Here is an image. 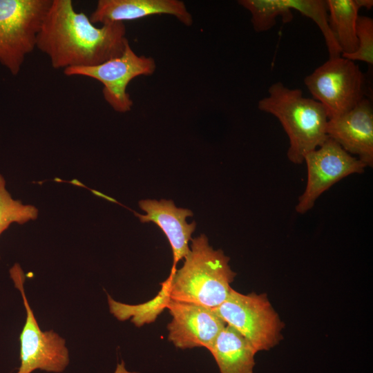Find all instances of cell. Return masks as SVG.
Returning a JSON list of instances; mask_svg holds the SVG:
<instances>
[{"label":"cell","instance_id":"7","mask_svg":"<svg viewBox=\"0 0 373 373\" xmlns=\"http://www.w3.org/2000/svg\"><path fill=\"white\" fill-rule=\"evenodd\" d=\"M9 272L15 287L21 293L26 312L19 336L20 366L17 373H32L36 370L62 372L70 361L65 340L53 330L40 329L26 296V276L20 265L15 263Z\"/></svg>","mask_w":373,"mask_h":373},{"label":"cell","instance_id":"3","mask_svg":"<svg viewBox=\"0 0 373 373\" xmlns=\"http://www.w3.org/2000/svg\"><path fill=\"white\" fill-rule=\"evenodd\" d=\"M267 93L258 101V108L278 119L289 141L288 160L301 164L307 153L328 139L327 112L320 102L303 96L302 90L289 88L281 82L272 84Z\"/></svg>","mask_w":373,"mask_h":373},{"label":"cell","instance_id":"20","mask_svg":"<svg viewBox=\"0 0 373 373\" xmlns=\"http://www.w3.org/2000/svg\"><path fill=\"white\" fill-rule=\"evenodd\" d=\"M357 49L352 53L341 54V57L351 61H361L373 64V19L366 16H358L356 23Z\"/></svg>","mask_w":373,"mask_h":373},{"label":"cell","instance_id":"22","mask_svg":"<svg viewBox=\"0 0 373 373\" xmlns=\"http://www.w3.org/2000/svg\"><path fill=\"white\" fill-rule=\"evenodd\" d=\"M115 373H136V372H128L125 369L124 362L122 361L120 364L117 365Z\"/></svg>","mask_w":373,"mask_h":373},{"label":"cell","instance_id":"15","mask_svg":"<svg viewBox=\"0 0 373 373\" xmlns=\"http://www.w3.org/2000/svg\"><path fill=\"white\" fill-rule=\"evenodd\" d=\"M329 23L341 54L354 52L358 47L356 23L360 8L356 0H326Z\"/></svg>","mask_w":373,"mask_h":373},{"label":"cell","instance_id":"8","mask_svg":"<svg viewBox=\"0 0 373 373\" xmlns=\"http://www.w3.org/2000/svg\"><path fill=\"white\" fill-rule=\"evenodd\" d=\"M155 69V59L137 55L128 41L118 57L95 66L68 68L63 72L66 76H84L99 82L105 101L114 111L124 113L133 105L127 93L128 84L137 77L151 75Z\"/></svg>","mask_w":373,"mask_h":373},{"label":"cell","instance_id":"14","mask_svg":"<svg viewBox=\"0 0 373 373\" xmlns=\"http://www.w3.org/2000/svg\"><path fill=\"white\" fill-rule=\"evenodd\" d=\"M209 352L220 373H254L258 352L230 325H227L219 333Z\"/></svg>","mask_w":373,"mask_h":373},{"label":"cell","instance_id":"2","mask_svg":"<svg viewBox=\"0 0 373 373\" xmlns=\"http://www.w3.org/2000/svg\"><path fill=\"white\" fill-rule=\"evenodd\" d=\"M191 240L183 266L168 277L170 298L214 309L227 299L236 274L229 258L213 249L204 234Z\"/></svg>","mask_w":373,"mask_h":373},{"label":"cell","instance_id":"19","mask_svg":"<svg viewBox=\"0 0 373 373\" xmlns=\"http://www.w3.org/2000/svg\"><path fill=\"white\" fill-rule=\"evenodd\" d=\"M38 209L32 205L23 204L20 200H14L6 189V182L0 175V235L11 223L23 224L29 220H36Z\"/></svg>","mask_w":373,"mask_h":373},{"label":"cell","instance_id":"13","mask_svg":"<svg viewBox=\"0 0 373 373\" xmlns=\"http://www.w3.org/2000/svg\"><path fill=\"white\" fill-rule=\"evenodd\" d=\"M155 15H171L186 26L193 24L192 15L180 0H99L89 18L94 24H104Z\"/></svg>","mask_w":373,"mask_h":373},{"label":"cell","instance_id":"10","mask_svg":"<svg viewBox=\"0 0 373 373\" xmlns=\"http://www.w3.org/2000/svg\"><path fill=\"white\" fill-rule=\"evenodd\" d=\"M172 316L169 340L180 349L203 347L209 351L227 325L211 308L170 298L166 304Z\"/></svg>","mask_w":373,"mask_h":373},{"label":"cell","instance_id":"17","mask_svg":"<svg viewBox=\"0 0 373 373\" xmlns=\"http://www.w3.org/2000/svg\"><path fill=\"white\" fill-rule=\"evenodd\" d=\"M238 3L251 13L252 26L258 32L272 28L279 17L285 23L293 19L286 0H239Z\"/></svg>","mask_w":373,"mask_h":373},{"label":"cell","instance_id":"9","mask_svg":"<svg viewBox=\"0 0 373 373\" xmlns=\"http://www.w3.org/2000/svg\"><path fill=\"white\" fill-rule=\"evenodd\" d=\"M303 162L307 166V183L295 207L300 214L312 209L316 200L334 184L352 174L363 173L367 167L329 138L316 149L307 153Z\"/></svg>","mask_w":373,"mask_h":373},{"label":"cell","instance_id":"6","mask_svg":"<svg viewBox=\"0 0 373 373\" xmlns=\"http://www.w3.org/2000/svg\"><path fill=\"white\" fill-rule=\"evenodd\" d=\"M313 99L325 108L328 118L354 108L365 98V76L354 61L329 58L304 79Z\"/></svg>","mask_w":373,"mask_h":373},{"label":"cell","instance_id":"16","mask_svg":"<svg viewBox=\"0 0 373 373\" xmlns=\"http://www.w3.org/2000/svg\"><path fill=\"white\" fill-rule=\"evenodd\" d=\"M169 299V278L162 283V288L158 294L151 300L142 304L128 305L119 303L108 294L110 312L121 321L131 318V321L137 327L153 322L163 309L166 308Z\"/></svg>","mask_w":373,"mask_h":373},{"label":"cell","instance_id":"1","mask_svg":"<svg viewBox=\"0 0 373 373\" xmlns=\"http://www.w3.org/2000/svg\"><path fill=\"white\" fill-rule=\"evenodd\" d=\"M128 40L123 22L97 27L71 0H51L40 27L36 48L52 67L64 70L91 66L119 56Z\"/></svg>","mask_w":373,"mask_h":373},{"label":"cell","instance_id":"21","mask_svg":"<svg viewBox=\"0 0 373 373\" xmlns=\"http://www.w3.org/2000/svg\"><path fill=\"white\" fill-rule=\"evenodd\" d=\"M356 1L360 9L361 8H365L367 10H370L373 6L372 0H356Z\"/></svg>","mask_w":373,"mask_h":373},{"label":"cell","instance_id":"18","mask_svg":"<svg viewBox=\"0 0 373 373\" xmlns=\"http://www.w3.org/2000/svg\"><path fill=\"white\" fill-rule=\"evenodd\" d=\"M291 10H295L310 18L321 31L329 58L341 56V50L329 23L327 7L324 0H286Z\"/></svg>","mask_w":373,"mask_h":373},{"label":"cell","instance_id":"4","mask_svg":"<svg viewBox=\"0 0 373 373\" xmlns=\"http://www.w3.org/2000/svg\"><path fill=\"white\" fill-rule=\"evenodd\" d=\"M51 0H0V63L17 75L36 48Z\"/></svg>","mask_w":373,"mask_h":373},{"label":"cell","instance_id":"11","mask_svg":"<svg viewBox=\"0 0 373 373\" xmlns=\"http://www.w3.org/2000/svg\"><path fill=\"white\" fill-rule=\"evenodd\" d=\"M326 133L366 166H373V108L369 99L365 97L350 111L329 119Z\"/></svg>","mask_w":373,"mask_h":373},{"label":"cell","instance_id":"5","mask_svg":"<svg viewBox=\"0 0 373 373\" xmlns=\"http://www.w3.org/2000/svg\"><path fill=\"white\" fill-rule=\"evenodd\" d=\"M213 310L257 352L272 348L282 338L284 325L265 294L245 295L231 288L227 299Z\"/></svg>","mask_w":373,"mask_h":373},{"label":"cell","instance_id":"12","mask_svg":"<svg viewBox=\"0 0 373 373\" xmlns=\"http://www.w3.org/2000/svg\"><path fill=\"white\" fill-rule=\"evenodd\" d=\"M139 206L146 214L135 213L142 223L152 222L158 226L167 238L173 251V262L171 273L176 271L179 260L190 251L189 242L196 227L195 222L188 223L186 218L193 212L184 208L177 207L171 200H142Z\"/></svg>","mask_w":373,"mask_h":373}]
</instances>
